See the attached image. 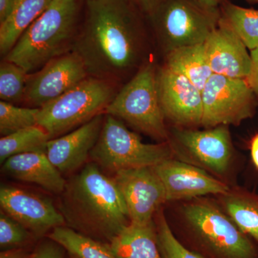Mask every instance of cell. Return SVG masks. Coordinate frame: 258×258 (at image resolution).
<instances>
[{
	"label": "cell",
	"mask_w": 258,
	"mask_h": 258,
	"mask_svg": "<svg viewBox=\"0 0 258 258\" xmlns=\"http://www.w3.org/2000/svg\"><path fill=\"white\" fill-rule=\"evenodd\" d=\"M212 74L232 79H246L250 71L248 49L230 29L219 23L203 43Z\"/></svg>",
	"instance_id": "17"
},
{
	"label": "cell",
	"mask_w": 258,
	"mask_h": 258,
	"mask_svg": "<svg viewBox=\"0 0 258 258\" xmlns=\"http://www.w3.org/2000/svg\"><path fill=\"white\" fill-rule=\"evenodd\" d=\"M105 114L98 115L72 132L47 142L45 153L62 175L79 170L86 164L101 134Z\"/></svg>",
	"instance_id": "16"
},
{
	"label": "cell",
	"mask_w": 258,
	"mask_h": 258,
	"mask_svg": "<svg viewBox=\"0 0 258 258\" xmlns=\"http://www.w3.org/2000/svg\"><path fill=\"white\" fill-rule=\"evenodd\" d=\"M48 134L40 125L22 129L0 139V163L3 164L8 158L24 153L45 152Z\"/></svg>",
	"instance_id": "25"
},
{
	"label": "cell",
	"mask_w": 258,
	"mask_h": 258,
	"mask_svg": "<svg viewBox=\"0 0 258 258\" xmlns=\"http://www.w3.org/2000/svg\"><path fill=\"white\" fill-rule=\"evenodd\" d=\"M139 10L150 15L160 0H129Z\"/></svg>",
	"instance_id": "32"
},
{
	"label": "cell",
	"mask_w": 258,
	"mask_h": 258,
	"mask_svg": "<svg viewBox=\"0 0 258 258\" xmlns=\"http://www.w3.org/2000/svg\"><path fill=\"white\" fill-rule=\"evenodd\" d=\"M251 57L250 71L246 81L255 95L258 102V47L249 51Z\"/></svg>",
	"instance_id": "31"
},
{
	"label": "cell",
	"mask_w": 258,
	"mask_h": 258,
	"mask_svg": "<svg viewBox=\"0 0 258 258\" xmlns=\"http://www.w3.org/2000/svg\"><path fill=\"white\" fill-rule=\"evenodd\" d=\"M39 111L40 108L21 107L0 101V134L2 137L37 125Z\"/></svg>",
	"instance_id": "28"
},
{
	"label": "cell",
	"mask_w": 258,
	"mask_h": 258,
	"mask_svg": "<svg viewBox=\"0 0 258 258\" xmlns=\"http://www.w3.org/2000/svg\"><path fill=\"white\" fill-rule=\"evenodd\" d=\"M164 64L187 78L201 91L213 74L207 60L203 44L171 51L166 54Z\"/></svg>",
	"instance_id": "22"
},
{
	"label": "cell",
	"mask_w": 258,
	"mask_h": 258,
	"mask_svg": "<svg viewBox=\"0 0 258 258\" xmlns=\"http://www.w3.org/2000/svg\"><path fill=\"white\" fill-rule=\"evenodd\" d=\"M245 1L251 3H258V0H245Z\"/></svg>",
	"instance_id": "37"
},
{
	"label": "cell",
	"mask_w": 258,
	"mask_h": 258,
	"mask_svg": "<svg viewBox=\"0 0 258 258\" xmlns=\"http://www.w3.org/2000/svg\"><path fill=\"white\" fill-rule=\"evenodd\" d=\"M86 18L74 51L88 76L122 84L144 62L143 28L129 0H86Z\"/></svg>",
	"instance_id": "1"
},
{
	"label": "cell",
	"mask_w": 258,
	"mask_h": 258,
	"mask_svg": "<svg viewBox=\"0 0 258 258\" xmlns=\"http://www.w3.org/2000/svg\"><path fill=\"white\" fill-rule=\"evenodd\" d=\"M112 177L121 193L132 222L153 221L158 210L167 202L165 189L153 166L117 171Z\"/></svg>",
	"instance_id": "13"
},
{
	"label": "cell",
	"mask_w": 258,
	"mask_h": 258,
	"mask_svg": "<svg viewBox=\"0 0 258 258\" xmlns=\"http://www.w3.org/2000/svg\"><path fill=\"white\" fill-rule=\"evenodd\" d=\"M0 205L3 212L26 227L38 240L56 227L66 225L62 214L50 199L28 190L3 184Z\"/></svg>",
	"instance_id": "14"
},
{
	"label": "cell",
	"mask_w": 258,
	"mask_h": 258,
	"mask_svg": "<svg viewBox=\"0 0 258 258\" xmlns=\"http://www.w3.org/2000/svg\"><path fill=\"white\" fill-rule=\"evenodd\" d=\"M202 126L240 125L255 115L258 102L246 79L212 74L202 91Z\"/></svg>",
	"instance_id": "9"
},
{
	"label": "cell",
	"mask_w": 258,
	"mask_h": 258,
	"mask_svg": "<svg viewBox=\"0 0 258 258\" xmlns=\"http://www.w3.org/2000/svg\"><path fill=\"white\" fill-rule=\"evenodd\" d=\"M88 76L82 59L74 51L55 57L42 69L28 74L22 105L42 108Z\"/></svg>",
	"instance_id": "11"
},
{
	"label": "cell",
	"mask_w": 258,
	"mask_h": 258,
	"mask_svg": "<svg viewBox=\"0 0 258 258\" xmlns=\"http://www.w3.org/2000/svg\"><path fill=\"white\" fill-rule=\"evenodd\" d=\"M52 0H18L13 11L0 23V54L5 57L24 32L48 8Z\"/></svg>",
	"instance_id": "20"
},
{
	"label": "cell",
	"mask_w": 258,
	"mask_h": 258,
	"mask_svg": "<svg viewBox=\"0 0 258 258\" xmlns=\"http://www.w3.org/2000/svg\"><path fill=\"white\" fill-rule=\"evenodd\" d=\"M200 4L208 7V8H215L218 9L220 5L225 1V0H195Z\"/></svg>",
	"instance_id": "36"
},
{
	"label": "cell",
	"mask_w": 258,
	"mask_h": 258,
	"mask_svg": "<svg viewBox=\"0 0 258 258\" xmlns=\"http://www.w3.org/2000/svg\"><path fill=\"white\" fill-rule=\"evenodd\" d=\"M67 254L62 246L46 237L32 249L31 258H66Z\"/></svg>",
	"instance_id": "30"
},
{
	"label": "cell",
	"mask_w": 258,
	"mask_h": 258,
	"mask_svg": "<svg viewBox=\"0 0 258 258\" xmlns=\"http://www.w3.org/2000/svg\"><path fill=\"white\" fill-rule=\"evenodd\" d=\"M106 244L116 258H162L154 220L147 223L131 222Z\"/></svg>",
	"instance_id": "19"
},
{
	"label": "cell",
	"mask_w": 258,
	"mask_h": 258,
	"mask_svg": "<svg viewBox=\"0 0 258 258\" xmlns=\"http://www.w3.org/2000/svg\"><path fill=\"white\" fill-rule=\"evenodd\" d=\"M6 175L24 182L40 186L52 194L60 195L66 180L49 160L44 151L17 154L2 164Z\"/></svg>",
	"instance_id": "18"
},
{
	"label": "cell",
	"mask_w": 258,
	"mask_h": 258,
	"mask_svg": "<svg viewBox=\"0 0 258 258\" xmlns=\"http://www.w3.org/2000/svg\"><path fill=\"white\" fill-rule=\"evenodd\" d=\"M32 252L28 248L1 251L0 258H31Z\"/></svg>",
	"instance_id": "33"
},
{
	"label": "cell",
	"mask_w": 258,
	"mask_h": 258,
	"mask_svg": "<svg viewBox=\"0 0 258 258\" xmlns=\"http://www.w3.org/2000/svg\"><path fill=\"white\" fill-rule=\"evenodd\" d=\"M31 232L1 210L0 213V248L1 251L28 248L38 241Z\"/></svg>",
	"instance_id": "29"
},
{
	"label": "cell",
	"mask_w": 258,
	"mask_h": 258,
	"mask_svg": "<svg viewBox=\"0 0 258 258\" xmlns=\"http://www.w3.org/2000/svg\"><path fill=\"white\" fill-rule=\"evenodd\" d=\"M79 0H52L3 57L30 74L74 51L79 32Z\"/></svg>",
	"instance_id": "3"
},
{
	"label": "cell",
	"mask_w": 258,
	"mask_h": 258,
	"mask_svg": "<svg viewBox=\"0 0 258 258\" xmlns=\"http://www.w3.org/2000/svg\"><path fill=\"white\" fill-rule=\"evenodd\" d=\"M182 205L185 227L217 258H256L257 252L247 235L216 203L203 198Z\"/></svg>",
	"instance_id": "6"
},
{
	"label": "cell",
	"mask_w": 258,
	"mask_h": 258,
	"mask_svg": "<svg viewBox=\"0 0 258 258\" xmlns=\"http://www.w3.org/2000/svg\"><path fill=\"white\" fill-rule=\"evenodd\" d=\"M169 141L179 160L218 176L230 168L234 147L228 125L205 130L174 127Z\"/></svg>",
	"instance_id": "10"
},
{
	"label": "cell",
	"mask_w": 258,
	"mask_h": 258,
	"mask_svg": "<svg viewBox=\"0 0 258 258\" xmlns=\"http://www.w3.org/2000/svg\"><path fill=\"white\" fill-rule=\"evenodd\" d=\"M157 70L146 62L120 87L105 114L125 122L158 142H169L170 132L159 101Z\"/></svg>",
	"instance_id": "5"
},
{
	"label": "cell",
	"mask_w": 258,
	"mask_h": 258,
	"mask_svg": "<svg viewBox=\"0 0 258 258\" xmlns=\"http://www.w3.org/2000/svg\"><path fill=\"white\" fill-rule=\"evenodd\" d=\"M220 196L222 209L231 220L258 242V194L238 188Z\"/></svg>",
	"instance_id": "21"
},
{
	"label": "cell",
	"mask_w": 258,
	"mask_h": 258,
	"mask_svg": "<svg viewBox=\"0 0 258 258\" xmlns=\"http://www.w3.org/2000/svg\"><path fill=\"white\" fill-rule=\"evenodd\" d=\"M157 86L166 120L177 128H197L202 125V91L187 78L164 64L157 70Z\"/></svg>",
	"instance_id": "12"
},
{
	"label": "cell",
	"mask_w": 258,
	"mask_h": 258,
	"mask_svg": "<svg viewBox=\"0 0 258 258\" xmlns=\"http://www.w3.org/2000/svg\"><path fill=\"white\" fill-rule=\"evenodd\" d=\"M93 162L103 171L152 167L174 157L170 141L147 144L121 120L105 114L99 138L91 153Z\"/></svg>",
	"instance_id": "7"
},
{
	"label": "cell",
	"mask_w": 258,
	"mask_h": 258,
	"mask_svg": "<svg viewBox=\"0 0 258 258\" xmlns=\"http://www.w3.org/2000/svg\"><path fill=\"white\" fill-rule=\"evenodd\" d=\"M164 53L203 44L218 27L220 8L195 0H160L149 15Z\"/></svg>",
	"instance_id": "8"
},
{
	"label": "cell",
	"mask_w": 258,
	"mask_h": 258,
	"mask_svg": "<svg viewBox=\"0 0 258 258\" xmlns=\"http://www.w3.org/2000/svg\"><path fill=\"white\" fill-rule=\"evenodd\" d=\"M121 87L111 81L88 76L57 99L40 108L37 125L57 138L105 114Z\"/></svg>",
	"instance_id": "4"
},
{
	"label": "cell",
	"mask_w": 258,
	"mask_h": 258,
	"mask_svg": "<svg viewBox=\"0 0 258 258\" xmlns=\"http://www.w3.org/2000/svg\"><path fill=\"white\" fill-rule=\"evenodd\" d=\"M249 149H250L251 158L254 166L258 170V132L254 134L251 139L249 143Z\"/></svg>",
	"instance_id": "35"
},
{
	"label": "cell",
	"mask_w": 258,
	"mask_h": 258,
	"mask_svg": "<svg viewBox=\"0 0 258 258\" xmlns=\"http://www.w3.org/2000/svg\"><path fill=\"white\" fill-rule=\"evenodd\" d=\"M28 74L21 67L4 60L0 64V98L12 104H23Z\"/></svg>",
	"instance_id": "26"
},
{
	"label": "cell",
	"mask_w": 258,
	"mask_h": 258,
	"mask_svg": "<svg viewBox=\"0 0 258 258\" xmlns=\"http://www.w3.org/2000/svg\"><path fill=\"white\" fill-rule=\"evenodd\" d=\"M153 168L162 182L167 202L222 195L230 189L207 171L179 159H167Z\"/></svg>",
	"instance_id": "15"
},
{
	"label": "cell",
	"mask_w": 258,
	"mask_h": 258,
	"mask_svg": "<svg viewBox=\"0 0 258 258\" xmlns=\"http://www.w3.org/2000/svg\"><path fill=\"white\" fill-rule=\"evenodd\" d=\"M57 208L64 226L105 244L131 222L114 179L93 161L66 181Z\"/></svg>",
	"instance_id": "2"
},
{
	"label": "cell",
	"mask_w": 258,
	"mask_h": 258,
	"mask_svg": "<svg viewBox=\"0 0 258 258\" xmlns=\"http://www.w3.org/2000/svg\"><path fill=\"white\" fill-rule=\"evenodd\" d=\"M157 243L162 258H206L189 250L176 238L161 208L154 217Z\"/></svg>",
	"instance_id": "27"
},
{
	"label": "cell",
	"mask_w": 258,
	"mask_h": 258,
	"mask_svg": "<svg viewBox=\"0 0 258 258\" xmlns=\"http://www.w3.org/2000/svg\"><path fill=\"white\" fill-rule=\"evenodd\" d=\"M220 24L235 32L249 51L258 47V10L225 0L220 7Z\"/></svg>",
	"instance_id": "23"
},
{
	"label": "cell",
	"mask_w": 258,
	"mask_h": 258,
	"mask_svg": "<svg viewBox=\"0 0 258 258\" xmlns=\"http://www.w3.org/2000/svg\"><path fill=\"white\" fill-rule=\"evenodd\" d=\"M18 0H0V23L9 16Z\"/></svg>",
	"instance_id": "34"
},
{
	"label": "cell",
	"mask_w": 258,
	"mask_h": 258,
	"mask_svg": "<svg viewBox=\"0 0 258 258\" xmlns=\"http://www.w3.org/2000/svg\"><path fill=\"white\" fill-rule=\"evenodd\" d=\"M47 237L62 246L70 258H116L106 244L66 226L56 227Z\"/></svg>",
	"instance_id": "24"
}]
</instances>
